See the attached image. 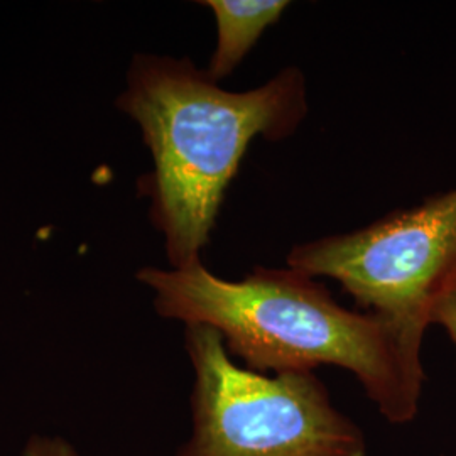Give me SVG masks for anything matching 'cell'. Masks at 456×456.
Returning a JSON list of instances; mask_svg holds the SVG:
<instances>
[{"instance_id": "cell-1", "label": "cell", "mask_w": 456, "mask_h": 456, "mask_svg": "<svg viewBox=\"0 0 456 456\" xmlns=\"http://www.w3.org/2000/svg\"><path fill=\"white\" fill-rule=\"evenodd\" d=\"M137 279L156 293L163 318L216 330L248 370L342 367L389 423L406 424L418 414L424 330L346 310L322 282L291 267H256L240 281H225L198 262L169 271L146 267Z\"/></svg>"}, {"instance_id": "cell-2", "label": "cell", "mask_w": 456, "mask_h": 456, "mask_svg": "<svg viewBox=\"0 0 456 456\" xmlns=\"http://www.w3.org/2000/svg\"><path fill=\"white\" fill-rule=\"evenodd\" d=\"M118 107L141 126L154 159L147 190L173 269L201 262L228 184L256 137L281 141L308 112L305 77L228 92L190 60L137 56Z\"/></svg>"}, {"instance_id": "cell-3", "label": "cell", "mask_w": 456, "mask_h": 456, "mask_svg": "<svg viewBox=\"0 0 456 456\" xmlns=\"http://www.w3.org/2000/svg\"><path fill=\"white\" fill-rule=\"evenodd\" d=\"M186 352L195 369L193 436L178 456H367L362 429L313 372L248 370L205 325L186 326Z\"/></svg>"}, {"instance_id": "cell-4", "label": "cell", "mask_w": 456, "mask_h": 456, "mask_svg": "<svg viewBox=\"0 0 456 456\" xmlns=\"http://www.w3.org/2000/svg\"><path fill=\"white\" fill-rule=\"evenodd\" d=\"M288 267L330 277L360 308L424 330L456 284V190L369 227L297 245Z\"/></svg>"}, {"instance_id": "cell-5", "label": "cell", "mask_w": 456, "mask_h": 456, "mask_svg": "<svg viewBox=\"0 0 456 456\" xmlns=\"http://www.w3.org/2000/svg\"><path fill=\"white\" fill-rule=\"evenodd\" d=\"M216 20V48L207 73L215 82L228 77L242 63L262 34L276 24L289 2L284 0H208Z\"/></svg>"}, {"instance_id": "cell-6", "label": "cell", "mask_w": 456, "mask_h": 456, "mask_svg": "<svg viewBox=\"0 0 456 456\" xmlns=\"http://www.w3.org/2000/svg\"><path fill=\"white\" fill-rule=\"evenodd\" d=\"M431 325L443 326L456 348V284L435 303L431 310Z\"/></svg>"}, {"instance_id": "cell-7", "label": "cell", "mask_w": 456, "mask_h": 456, "mask_svg": "<svg viewBox=\"0 0 456 456\" xmlns=\"http://www.w3.org/2000/svg\"><path fill=\"white\" fill-rule=\"evenodd\" d=\"M26 456H78L77 450L61 438H45L34 436L26 444Z\"/></svg>"}]
</instances>
